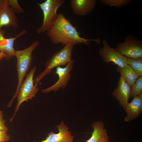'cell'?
<instances>
[{"mask_svg":"<svg viewBox=\"0 0 142 142\" xmlns=\"http://www.w3.org/2000/svg\"><path fill=\"white\" fill-rule=\"evenodd\" d=\"M118 69L122 72L125 81L131 88L139 77L132 68L127 64L124 67Z\"/></svg>","mask_w":142,"mask_h":142,"instance_id":"16","label":"cell"},{"mask_svg":"<svg viewBox=\"0 0 142 142\" xmlns=\"http://www.w3.org/2000/svg\"><path fill=\"white\" fill-rule=\"evenodd\" d=\"M100 3L105 5L111 7L120 8L131 3L132 0H100Z\"/></svg>","mask_w":142,"mask_h":142,"instance_id":"18","label":"cell"},{"mask_svg":"<svg viewBox=\"0 0 142 142\" xmlns=\"http://www.w3.org/2000/svg\"><path fill=\"white\" fill-rule=\"evenodd\" d=\"M56 127L58 131V133L51 131L48 134L45 140L38 142H74V136L68 130L69 128L64 122L62 121Z\"/></svg>","mask_w":142,"mask_h":142,"instance_id":"10","label":"cell"},{"mask_svg":"<svg viewBox=\"0 0 142 142\" xmlns=\"http://www.w3.org/2000/svg\"><path fill=\"white\" fill-rule=\"evenodd\" d=\"M74 61V59H72L64 67H57L55 73L58 76V80L51 86L42 89V92L47 93L52 91L57 92L61 88H64L70 79V72L73 69Z\"/></svg>","mask_w":142,"mask_h":142,"instance_id":"8","label":"cell"},{"mask_svg":"<svg viewBox=\"0 0 142 142\" xmlns=\"http://www.w3.org/2000/svg\"><path fill=\"white\" fill-rule=\"evenodd\" d=\"M74 45L68 44L60 51L54 54L45 64L44 70L38 75L34 82L37 87L38 83L45 76L50 73L54 68L66 65L72 60V56Z\"/></svg>","mask_w":142,"mask_h":142,"instance_id":"3","label":"cell"},{"mask_svg":"<svg viewBox=\"0 0 142 142\" xmlns=\"http://www.w3.org/2000/svg\"><path fill=\"white\" fill-rule=\"evenodd\" d=\"M9 6L12 8L15 13H23L24 11L19 4L17 0H8Z\"/></svg>","mask_w":142,"mask_h":142,"instance_id":"20","label":"cell"},{"mask_svg":"<svg viewBox=\"0 0 142 142\" xmlns=\"http://www.w3.org/2000/svg\"><path fill=\"white\" fill-rule=\"evenodd\" d=\"M139 142H142V141H139Z\"/></svg>","mask_w":142,"mask_h":142,"instance_id":"25","label":"cell"},{"mask_svg":"<svg viewBox=\"0 0 142 142\" xmlns=\"http://www.w3.org/2000/svg\"><path fill=\"white\" fill-rule=\"evenodd\" d=\"M117 70L120 73V76L117 87L114 89L112 94L125 110L130 98L131 87L125 81L122 72L118 68Z\"/></svg>","mask_w":142,"mask_h":142,"instance_id":"9","label":"cell"},{"mask_svg":"<svg viewBox=\"0 0 142 142\" xmlns=\"http://www.w3.org/2000/svg\"><path fill=\"white\" fill-rule=\"evenodd\" d=\"M115 49L128 58H142V41L132 34L128 35Z\"/></svg>","mask_w":142,"mask_h":142,"instance_id":"6","label":"cell"},{"mask_svg":"<svg viewBox=\"0 0 142 142\" xmlns=\"http://www.w3.org/2000/svg\"><path fill=\"white\" fill-rule=\"evenodd\" d=\"M36 69L35 66L26 75L18 92L17 97V102L12 116L10 120L12 121L18 110L21 104L24 102L28 101L35 97L39 89L34 85L33 77Z\"/></svg>","mask_w":142,"mask_h":142,"instance_id":"5","label":"cell"},{"mask_svg":"<svg viewBox=\"0 0 142 142\" xmlns=\"http://www.w3.org/2000/svg\"><path fill=\"white\" fill-rule=\"evenodd\" d=\"M26 31L23 30L13 37L6 38L4 36V31L0 29V50L5 55V59L8 60L14 56L15 50L14 47V43L18 37L24 34Z\"/></svg>","mask_w":142,"mask_h":142,"instance_id":"11","label":"cell"},{"mask_svg":"<svg viewBox=\"0 0 142 142\" xmlns=\"http://www.w3.org/2000/svg\"><path fill=\"white\" fill-rule=\"evenodd\" d=\"M14 9L9 6L0 11V29L3 27H12L16 28L18 25V19Z\"/></svg>","mask_w":142,"mask_h":142,"instance_id":"15","label":"cell"},{"mask_svg":"<svg viewBox=\"0 0 142 142\" xmlns=\"http://www.w3.org/2000/svg\"><path fill=\"white\" fill-rule=\"evenodd\" d=\"M142 76L139 77L131 88L130 97L138 96L142 92Z\"/></svg>","mask_w":142,"mask_h":142,"instance_id":"19","label":"cell"},{"mask_svg":"<svg viewBox=\"0 0 142 142\" xmlns=\"http://www.w3.org/2000/svg\"><path fill=\"white\" fill-rule=\"evenodd\" d=\"M39 42L36 40L28 48L21 50H15L14 56L17 60L16 65L18 79V84L16 92L14 96L7 105V107H11L15 98L17 97L18 90L23 80L32 63L33 58L32 53L38 45Z\"/></svg>","mask_w":142,"mask_h":142,"instance_id":"2","label":"cell"},{"mask_svg":"<svg viewBox=\"0 0 142 142\" xmlns=\"http://www.w3.org/2000/svg\"><path fill=\"white\" fill-rule=\"evenodd\" d=\"M9 6L8 0H0V11L5 7Z\"/></svg>","mask_w":142,"mask_h":142,"instance_id":"23","label":"cell"},{"mask_svg":"<svg viewBox=\"0 0 142 142\" xmlns=\"http://www.w3.org/2000/svg\"><path fill=\"white\" fill-rule=\"evenodd\" d=\"M7 131L0 130V142H8L10 139V136L7 133Z\"/></svg>","mask_w":142,"mask_h":142,"instance_id":"21","label":"cell"},{"mask_svg":"<svg viewBox=\"0 0 142 142\" xmlns=\"http://www.w3.org/2000/svg\"><path fill=\"white\" fill-rule=\"evenodd\" d=\"M96 0H70L72 10L76 15L83 16L91 13L94 9Z\"/></svg>","mask_w":142,"mask_h":142,"instance_id":"12","label":"cell"},{"mask_svg":"<svg viewBox=\"0 0 142 142\" xmlns=\"http://www.w3.org/2000/svg\"><path fill=\"white\" fill-rule=\"evenodd\" d=\"M65 2L64 0H46L43 3H37L42 11L43 15L42 24L37 30L38 33L46 32L51 27L57 19L58 9Z\"/></svg>","mask_w":142,"mask_h":142,"instance_id":"4","label":"cell"},{"mask_svg":"<svg viewBox=\"0 0 142 142\" xmlns=\"http://www.w3.org/2000/svg\"><path fill=\"white\" fill-rule=\"evenodd\" d=\"M103 46L99 50V53L103 61L108 63L112 62L120 68L128 64V58L112 48L108 41L104 39L103 41Z\"/></svg>","mask_w":142,"mask_h":142,"instance_id":"7","label":"cell"},{"mask_svg":"<svg viewBox=\"0 0 142 142\" xmlns=\"http://www.w3.org/2000/svg\"><path fill=\"white\" fill-rule=\"evenodd\" d=\"M5 55L4 53L0 50V60H1L3 58H5Z\"/></svg>","mask_w":142,"mask_h":142,"instance_id":"24","label":"cell"},{"mask_svg":"<svg viewBox=\"0 0 142 142\" xmlns=\"http://www.w3.org/2000/svg\"><path fill=\"white\" fill-rule=\"evenodd\" d=\"M5 121L3 118V112L0 110V130L7 131L8 128L5 124Z\"/></svg>","mask_w":142,"mask_h":142,"instance_id":"22","label":"cell"},{"mask_svg":"<svg viewBox=\"0 0 142 142\" xmlns=\"http://www.w3.org/2000/svg\"><path fill=\"white\" fill-rule=\"evenodd\" d=\"M127 62L139 77L142 76V58H128Z\"/></svg>","mask_w":142,"mask_h":142,"instance_id":"17","label":"cell"},{"mask_svg":"<svg viewBox=\"0 0 142 142\" xmlns=\"http://www.w3.org/2000/svg\"></svg>","mask_w":142,"mask_h":142,"instance_id":"26","label":"cell"},{"mask_svg":"<svg viewBox=\"0 0 142 142\" xmlns=\"http://www.w3.org/2000/svg\"><path fill=\"white\" fill-rule=\"evenodd\" d=\"M46 32L48 37L54 44L61 43L64 46L68 44L74 45L83 44L88 45L90 41H94L98 44L101 41L99 37L89 39L81 37L76 27L61 13L58 14L56 20Z\"/></svg>","mask_w":142,"mask_h":142,"instance_id":"1","label":"cell"},{"mask_svg":"<svg viewBox=\"0 0 142 142\" xmlns=\"http://www.w3.org/2000/svg\"><path fill=\"white\" fill-rule=\"evenodd\" d=\"M91 126L93 130L91 137L85 142H108L109 137L107 130L104 128V124L102 121L94 122Z\"/></svg>","mask_w":142,"mask_h":142,"instance_id":"14","label":"cell"},{"mask_svg":"<svg viewBox=\"0 0 142 142\" xmlns=\"http://www.w3.org/2000/svg\"><path fill=\"white\" fill-rule=\"evenodd\" d=\"M125 110L127 114L124 119L125 122L129 121L138 117L142 111V98L138 95L134 97Z\"/></svg>","mask_w":142,"mask_h":142,"instance_id":"13","label":"cell"}]
</instances>
